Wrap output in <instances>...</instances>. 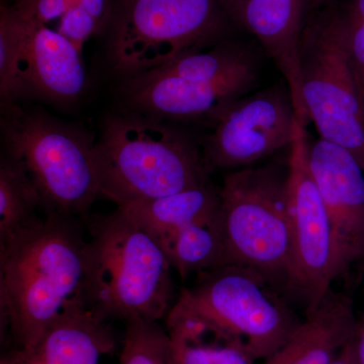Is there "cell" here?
<instances>
[{
    "label": "cell",
    "mask_w": 364,
    "mask_h": 364,
    "mask_svg": "<svg viewBox=\"0 0 364 364\" xmlns=\"http://www.w3.org/2000/svg\"><path fill=\"white\" fill-rule=\"evenodd\" d=\"M86 267L78 218L45 215L0 241L1 326L18 350L33 351L64 314L86 306Z\"/></svg>",
    "instance_id": "1"
},
{
    "label": "cell",
    "mask_w": 364,
    "mask_h": 364,
    "mask_svg": "<svg viewBox=\"0 0 364 364\" xmlns=\"http://www.w3.org/2000/svg\"><path fill=\"white\" fill-rule=\"evenodd\" d=\"M87 230V309L107 322L166 317L176 289L161 244L119 208L92 218Z\"/></svg>",
    "instance_id": "2"
},
{
    "label": "cell",
    "mask_w": 364,
    "mask_h": 364,
    "mask_svg": "<svg viewBox=\"0 0 364 364\" xmlns=\"http://www.w3.org/2000/svg\"><path fill=\"white\" fill-rule=\"evenodd\" d=\"M95 162L100 196L117 208L210 182L202 147L188 133L135 112L105 119Z\"/></svg>",
    "instance_id": "3"
},
{
    "label": "cell",
    "mask_w": 364,
    "mask_h": 364,
    "mask_svg": "<svg viewBox=\"0 0 364 364\" xmlns=\"http://www.w3.org/2000/svg\"><path fill=\"white\" fill-rule=\"evenodd\" d=\"M260 73L258 53L238 41L172 60L124 79L122 95L132 112L172 121L205 119L214 124L237 100L248 95Z\"/></svg>",
    "instance_id": "4"
},
{
    "label": "cell",
    "mask_w": 364,
    "mask_h": 364,
    "mask_svg": "<svg viewBox=\"0 0 364 364\" xmlns=\"http://www.w3.org/2000/svg\"><path fill=\"white\" fill-rule=\"evenodd\" d=\"M1 112L4 155L25 167L45 215L85 218L102 196L90 132L18 102Z\"/></svg>",
    "instance_id": "5"
},
{
    "label": "cell",
    "mask_w": 364,
    "mask_h": 364,
    "mask_svg": "<svg viewBox=\"0 0 364 364\" xmlns=\"http://www.w3.org/2000/svg\"><path fill=\"white\" fill-rule=\"evenodd\" d=\"M231 23L222 0H119L107 28V58L133 77L226 40Z\"/></svg>",
    "instance_id": "6"
},
{
    "label": "cell",
    "mask_w": 364,
    "mask_h": 364,
    "mask_svg": "<svg viewBox=\"0 0 364 364\" xmlns=\"http://www.w3.org/2000/svg\"><path fill=\"white\" fill-rule=\"evenodd\" d=\"M225 265L251 267L289 289L293 238L286 168L277 164L229 172L220 188Z\"/></svg>",
    "instance_id": "7"
},
{
    "label": "cell",
    "mask_w": 364,
    "mask_h": 364,
    "mask_svg": "<svg viewBox=\"0 0 364 364\" xmlns=\"http://www.w3.org/2000/svg\"><path fill=\"white\" fill-rule=\"evenodd\" d=\"M274 286L254 268L223 265L198 274L176 303L205 318L225 338L243 345L255 360L267 359L301 323Z\"/></svg>",
    "instance_id": "8"
},
{
    "label": "cell",
    "mask_w": 364,
    "mask_h": 364,
    "mask_svg": "<svg viewBox=\"0 0 364 364\" xmlns=\"http://www.w3.org/2000/svg\"><path fill=\"white\" fill-rule=\"evenodd\" d=\"M303 97L320 138L352 153L364 169V98L343 46L321 11L299 44Z\"/></svg>",
    "instance_id": "9"
},
{
    "label": "cell",
    "mask_w": 364,
    "mask_h": 364,
    "mask_svg": "<svg viewBox=\"0 0 364 364\" xmlns=\"http://www.w3.org/2000/svg\"><path fill=\"white\" fill-rule=\"evenodd\" d=\"M306 127L296 124L287 159V196L293 238V272L289 289L312 310L343 273L329 215L309 163Z\"/></svg>",
    "instance_id": "10"
},
{
    "label": "cell",
    "mask_w": 364,
    "mask_h": 364,
    "mask_svg": "<svg viewBox=\"0 0 364 364\" xmlns=\"http://www.w3.org/2000/svg\"><path fill=\"white\" fill-rule=\"evenodd\" d=\"M287 86L275 85L234 102L203 141V161L213 169L238 170L291 146L298 124Z\"/></svg>",
    "instance_id": "11"
},
{
    "label": "cell",
    "mask_w": 364,
    "mask_h": 364,
    "mask_svg": "<svg viewBox=\"0 0 364 364\" xmlns=\"http://www.w3.org/2000/svg\"><path fill=\"white\" fill-rule=\"evenodd\" d=\"M309 163L346 272L364 259V169L348 150L322 138L309 144Z\"/></svg>",
    "instance_id": "12"
},
{
    "label": "cell",
    "mask_w": 364,
    "mask_h": 364,
    "mask_svg": "<svg viewBox=\"0 0 364 364\" xmlns=\"http://www.w3.org/2000/svg\"><path fill=\"white\" fill-rule=\"evenodd\" d=\"M228 18L252 35L286 79L298 122L311 121L303 97L299 44L309 16V0H222Z\"/></svg>",
    "instance_id": "13"
},
{
    "label": "cell",
    "mask_w": 364,
    "mask_h": 364,
    "mask_svg": "<svg viewBox=\"0 0 364 364\" xmlns=\"http://www.w3.org/2000/svg\"><path fill=\"white\" fill-rule=\"evenodd\" d=\"M21 21L26 28L23 97L57 104L77 100L87 85L82 53L58 31Z\"/></svg>",
    "instance_id": "14"
},
{
    "label": "cell",
    "mask_w": 364,
    "mask_h": 364,
    "mask_svg": "<svg viewBox=\"0 0 364 364\" xmlns=\"http://www.w3.org/2000/svg\"><path fill=\"white\" fill-rule=\"evenodd\" d=\"M358 324L351 299L331 289L263 364H331Z\"/></svg>",
    "instance_id": "15"
},
{
    "label": "cell",
    "mask_w": 364,
    "mask_h": 364,
    "mask_svg": "<svg viewBox=\"0 0 364 364\" xmlns=\"http://www.w3.org/2000/svg\"><path fill=\"white\" fill-rule=\"evenodd\" d=\"M116 348L107 321L86 306L72 309L46 332L33 351H14L11 364H100Z\"/></svg>",
    "instance_id": "16"
},
{
    "label": "cell",
    "mask_w": 364,
    "mask_h": 364,
    "mask_svg": "<svg viewBox=\"0 0 364 364\" xmlns=\"http://www.w3.org/2000/svg\"><path fill=\"white\" fill-rule=\"evenodd\" d=\"M220 188L210 182L174 195L119 207L158 242L184 227L219 217Z\"/></svg>",
    "instance_id": "17"
},
{
    "label": "cell",
    "mask_w": 364,
    "mask_h": 364,
    "mask_svg": "<svg viewBox=\"0 0 364 364\" xmlns=\"http://www.w3.org/2000/svg\"><path fill=\"white\" fill-rule=\"evenodd\" d=\"M172 268L182 279L225 265V243L219 217L184 227L160 242Z\"/></svg>",
    "instance_id": "18"
},
{
    "label": "cell",
    "mask_w": 364,
    "mask_h": 364,
    "mask_svg": "<svg viewBox=\"0 0 364 364\" xmlns=\"http://www.w3.org/2000/svg\"><path fill=\"white\" fill-rule=\"evenodd\" d=\"M39 191L25 167L2 154L0 163V241L38 219Z\"/></svg>",
    "instance_id": "19"
},
{
    "label": "cell",
    "mask_w": 364,
    "mask_h": 364,
    "mask_svg": "<svg viewBox=\"0 0 364 364\" xmlns=\"http://www.w3.org/2000/svg\"><path fill=\"white\" fill-rule=\"evenodd\" d=\"M26 28L11 6L0 7V100L2 107L23 97Z\"/></svg>",
    "instance_id": "20"
},
{
    "label": "cell",
    "mask_w": 364,
    "mask_h": 364,
    "mask_svg": "<svg viewBox=\"0 0 364 364\" xmlns=\"http://www.w3.org/2000/svg\"><path fill=\"white\" fill-rule=\"evenodd\" d=\"M318 11L343 46L364 98V0H334Z\"/></svg>",
    "instance_id": "21"
},
{
    "label": "cell",
    "mask_w": 364,
    "mask_h": 364,
    "mask_svg": "<svg viewBox=\"0 0 364 364\" xmlns=\"http://www.w3.org/2000/svg\"><path fill=\"white\" fill-rule=\"evenodd\" d=\"M121 364H173L168 333L157 322L127 321Z\"/></svg>",
    "instance_id": "22"
},
{
    "label": "cell",
    "mask_w": 364,
    "mask_h": 364,
    "mask_svg": "<svg viewBox=\"0 0 364 364\" xmlns=\"http://www.w3.org/2000/svg\"><path fill=\"white\" fill-rule=\"evenodd\" d=\"M58 32L82 53L85 43L100 33L97 21L80 6L70 7L60 18Z\"/></svg>",
    "instance_id": "23"
},
{
    "label": "cell",
    "mask_w": 364,
    "mask_h": 364,
    "mask_svg": "<svg viewBox=\"0 0 364 364\" xmlns=\"http://www.w3.org/2000/svg\"><path fill=\"white\" fill-rule=\"evenodd\" d=\"M11 6L21 20L47 26L63 16L70 9V0H18Z\"/></svg>",
    "instance_id": "24"
},
{
    "label": "cell",
    "mask_w": 364,
    "mask_h": 364,
    "mask_svg": "<svg viewBox=\"0 0 364 364\" xmlns=\"http://www.w3.org/2000/svg\"><path fill=\"white\" fill-rule=\"evenodd\" d=\"M215 339L208 342H193L170 338L173 350L174 363L214 364L210 351V342Z\"/></svg>",
    "instance_id": "25"
},
{
    "label": "cell",
    "mask_w": 364,
    "mask_h": 364,
    "mask_svg": "<svg viewBox=\"0 0 364 364\" xmlns=\"http://www.w3.org/2000/svg\"><path fill=\"white\" fill-rule=\"evenodd\" d=\"M214 364H255L245 347L233 340L219 337L210 342Z\"/></svg>",
    "instance_id": "26"
},
{
    "label": "cell",
    "mask_w": 364,
    "mask_h": 364,
    "mask_svg": "<svg viewBox=\"0 0 364 364\" xmlns=\"http://www.w3.org/2000/svg\"><path fill=\"white\" fill-rule=\"evenodd\" d=\"M85 9L97 21L100 33L107 30L111 20L112 6L109 0H77V6Z\"/></svg>",
    "instance_id": "27"
},
{
    "label": "cell",
    "mask_w": 364,
    "mask_h": 364,
    "mask_svg": "<svg viewBox=\"0 0 364 364\" xmlns=\"http://www.w3.org/2000/svg\"><path fill=\"white\" fill-rule=\"evenodd\" d=\"M352 343H353L358 363L364 364V315L360 320H358V328L352 339Z\"/></svg>",
    "instance_id": "28"
},
{
    "label": "cell",
    "mask_w": 364,
    "mask_h": 364,
    "mask_svg": "<svg viewBox=\"0 0 364 364\" xmlns=\"http://www.w3.org/2000/svg\"><path fill=\"white\" fill-rule=\"evenodd\" d=\"M352 339L345 345L344 348L339 352L338 355L332 361L331 364H358V360H356Z\"/></svg>",
    "instance_id": "29"
},
{
    "label": "cell",
    "mask_w": 364,
    "mask_h": 364,
    "mask_svg": "<svg viewBox=\"0 0 364 364\" xmlns=\"http://www.w3.org/2000/svg\"><path fill=\"white\" fill-rule=\"evenodd\" d=\"M333 1L334 0H309V16L330 6Z\"/></svg>",
    "instance_id": "30"
},
{
    "label": "cell",
    "mask_w": 364,
    "mask_h": 364,
    "mask_svg": "<svg viewBox=\"0 0 364 364\" xmlns=\"http://www.w3.org/2000/svg\"><path fill=\"white\" fill-rule=\"evenodd\" d=\"M1 364H11L9 363V361L6 360V358L2 359Z\"/></svg>",
    "instance_id": "31"
},
{
    "label": "cell",
    "mask_w": 364,
    "mask_h": 364,
    "mask_svg": "<svg viewBox=\"0 0 364 364\" xmlns=\"http://www.w3.org/2000/svg\"><path fill=\"white\" fill-rule=\"evenodd\" d=\"M173 364H176V363H173Z\"/></svg>",
    "instance_id": "32"
}]
</instances>
